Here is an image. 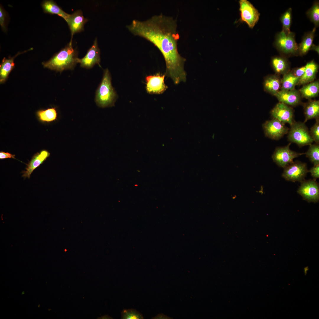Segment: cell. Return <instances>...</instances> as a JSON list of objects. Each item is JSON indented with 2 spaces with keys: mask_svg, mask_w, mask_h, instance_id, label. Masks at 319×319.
<instances>
[{
  "mask_svg": "<svg viewBox=\"0 0 319 319\" xmlns=\"http://www.w3.org/2000/svg\"><path fill=\"white\" fill-rule=\"evenodd\" d=\"M176 20L162 14L155 15L144 21L134 20L127 27L135 35L147 40L160 50L165 59V76L178 84L186 80L184 69L185 59L178 53L179 35Z\"/></svg>",
  "mask_w": 319,
  "mask_h": 319,
  "instance_id": "cell-1",
  "label": "cell"
},
{
  "mask_svg": "<svg viewBox=\"0 0 319 319\" xmlns=\"http://www.w3.org/2000/svg\"><path fill=\"white\" fill-rule=\"evenodd\" d=\"M78 53L73 48L72 42L54 55L49 61L42 63L45 68L62 71L66 69H73L78 63Z\"/></svg>",
  "mask_w": 319,
  "mask_h": 319,
  "instance_id": "cell-2",
  "label": "cell"
},
{
  "mask_svg": "<svg viewBox=\"0 0 319 319\" xmlns=\"http://www.w3.org/2000/svg\"><path fill=\"white\" fill-rule=\"evenodd\" d=\"M117 98L113 87L111 77L108 69L104 71L102 80L96 93L95 102L99 107L104 108L113 106Z\"/></svg>",
  "mask_w": 319,
  "mask_h": 319,
  "instance_id": "cell-3",
  "label": "cell"
},
{
  "mask_svg": "<svg viewBox=\"0 0 319 319\" xmlns=\"http://www.w3.org/2000/svg\"><path fill=\"white\" fill-rule=\"evenodd\" d=\"M290 126L287 137L291 143H295L301 147L309 145L313 142L305 123L295 121Z\"/></svg>",
  "mask_w": 319,
  "mask_h": 319,
  "instance_id": "cell-4",
  "label": "cell"
},
{
  "mask_svg": "<svg viewBox=\"0 0 319 319\" xmlns=\"http://www.w3.org/2000/svg\"><path fill=\"white\" fill-rule=\"evenodd\" d=\"M284 168L282 177L286 180L295 182H301L308 172L307 164L300 161L293 162Z\"/></svg>",
  "mask_w": 319,
  "mask_h": 319,
  "instance_id": "cell-5",
  "label": "cell"
},
{
  "mask_svg": "<svg viewBox=\"0 0 319 319\" xmlns=\"http://www.w3.org/2000/svg\"><path fill=\"white\" fill-rule=\"evenodd\" d=\"M240 20L245 22L250 28H253L259 19L260 13L253 5L247 0L239 1Z\"/></svg>",
  "mask_w": 319,
  "mask_h": 319,
  "instance_id": "cell-6",
  "label": "cell"
},
{
  "mask_svg": "<svg viewBox=\"0 0 319 319\" xmlns=\"http://www.w3.org/2000/svg\"><path fill=\"white\" fill-rule=\"evenodd\" d=\"M291 144L284 147H277L272 155L273 161L279 167L284 168L292 162L295 158L305 154L291 150L289 147Z\"/></svg>",
  "mask_w": 319,
  "mask_h": 319,
  "instance_id": "cell-7",
  "label": "cell"
},
{
  "mask_svg": "<svg viewBox=\"0 0 319 319\" xmlns=\"http://www.w3.org/2000/svg\"><path fill=\"white\" fill-rule=\"evenodd\" d=\"M285 124L275 118L266 121L262 125L265 136L273 140L280 139L289 130Z\"/></svg>",
  "mask_w": 319,
  "mask_h": 319,
  "instance_id": "cell-8",
  "label": "cell"
},
{
  "mask_svg": "<svg viewBox=\"0 0 319 319\" xmlns=\"http://www.w3.org/2000/svg\"><path fill=\"white\" fill-rule=\"evenodd\" d=\"M275 44L279 50L285 53H294L298 51L294 34L291 32L288 34L282 31L279 32L276 37Z\"/></svg>",
  "mask_w": 319,
  "mask_h": 319,
  "instance_id": "cell-9",
  "label": "cell"
},
{
  "mask_svg": "<svg viewBox=\"0 0 319 319\" xmlns=\"http://www.w3.org/2000/svg\"><path fill=\"white\" fill-rule=\"evenodd\" d=\"M297 192L308 202L316 203L319 201V184L315 180H304L301 182Z\"/></svg>",
  "mask_w": 319,
  "mask_h": 319,
  "instance_id": "cell-10",
  "label": "cell"
},
{
  "mask_svg": "<svg viewBox=\"0 0 319 319\" xmlns=\"http://www.w3.org/2000/svg\"><path fill=\"white\" fill-rule=\"evenodd\" d=\"M165 74L157 73L153 75H149L146 77V89L151 94H162L168 88L164 83Z\"/></svg>",
  "mask_w": 319,
  "mask_h": 319,
  "instance_id": "cell-11",
  "label": "cell"
},
{
  "mask_svg": "<svg viewBox=\"0 0 319 319\" xmlns=\"http://www.w3.org/2000/svg\"><path fill=\"white\" fill-rule=\"evenodd\" d=\"M100 51L96 38L92 46L88 50L86 55L82 58H78V63L81 67L87 69L92 67L96 64L100 65Z\"/></svg>",
  "mask_w": 319,
  "mask_h": 319,
  "instance_id": "cell-12",
  "label": "cell"
},
{
  "mask_svg": "<svg viewBox=\"0 0 319 319\" xmlns=\"http://www.w3.org/2000/svg\"><path fill=\"white\" fill-rule=\"evenodd\" d=\"M271 114L273 118L284 123H288L290 126L295 121L292 109L283 103H277L271 111Z\"/></svg>",
  "mask_w": 319,
  "mask_h": 319,
  "instance_id": "cell-13",
  "label": "cell"
},
{
  "mask_svg": "<svg viewBox=\"0 0 319 319\" xmlns=\"http://www.w3.org/2000/svg\"><path fill=\"white\" fill-rule=\"evenodd\" d=\"M88 20L87 19L84 17L82 12L80 10H77L70 14L66 22L71 32L70 41L72 42L73 36L74 34L84 30V25Z\"/></svg>",
  "mask_w": 319,
  "mask_h": 319,
  "instance_id": "cell-14",
  "label": "cell"
},
{
  "mask_svg": "<svg viewBox=\"0 0 319 319\" xmlns=\"http://www.w3.org/2000/svg\"><path fill=\"white\" fill-rule=\"evenodd\" d=\"M50 155L49 152L44 150L35 154L27 165L25 170L22 172V176L24 178H30L33 170L42 164Z\"/></svg>",
  "mask_w": 319,
  "mask_h": 319,
  "instance_id": "cell-15",
  "label": "cell"
},
{
  "mask_svg": "<svg viewBox=\"0 0 319 319\" xmlns=\"http://www.w3.org/2000/svg\"><path fill=\"white\" fill-rule=\"evenodd\" d=\"M280 102L291 106L297 105L300 101L299 92L295 89L279 91L275 95Z\"/></svg>",
  "mask_w": 319,
  "mask_h": 319,
  "instance_id": "cell-16",
  "label": "cell"
},
{
  "mask_svg": "<svg viewBox=\"0 0 319 319\" xmlns=\"http://www.w3.org/2000/svg\"><path fill=\"white\" fill-rule=\"evenodd\" d=\"M32 48H31L28 50L25 51L23 52H19L13 57L6 58H4L2 61V63L0 65V83L4 82L7 78L9 74L13 69L14 66L15 64L14 62V60L15 58L19 55L25 53L28 51L32 50Z\"/></svg>",
  "mask_w": 319,
  "mask_h": 319,
  "instance_id": "cell-17",
  "label": "cell"
},
{
  "mask_svg": "<svg viewBox=\"0 0 319 319\" xmlns=\"http://www.w3.org/2000/svg\"><path fill=\"white\" fill-rule=\"evenodd\" d=\"M44 12L56 14L63 18L66 21L70 14L64 11L53 1L45 0L42 4Z\"/></svg>",
  "mask_w": 319,
  "mask_h": 319,
  "instance_id": "cell-18",
  "label": "cell"
},
{
  "mask_svg": "<svg viewBox=\"0 0 319 319\" xmlns=\"http://www.w3.org/2000/svg\"><path fill=\"white\" fill-rule=\"evenodd\" d=\"M305 72L300 79L298 84H305L312 82L315 78L318 69V65L312 61L307 63Z\"/></svg>",
  "mask_w": 319,
  "mask_h": 319,
  "instance_id": "cell-19",
  "label": "cell"
},
{
  "mask_svg": "<svg viewBox=\"0 0 319 319\" xmlns=\"http://www.w3.org/2000/svg\"><path fill=\"white\" fill-rule=\"evenodd\" d=\"M304 113L305 118L304 123L308 120L313 119L319 118V101L314 100L306 104L305 106Z\"/></svg>",
  "mask_w": 319,
  "mask_h": 319,
  "instance_id": "cell-20",
  "label": "cell"
},
{
  "mask_svg": "<svg viewBox=\"0 0 319 319\" xmlns=\"http://www.w3.org/2000/svg\"><path fill=\"white\" fill-rule=\"evenodd\" d=\"M302 96L310 99L316 96L319 92V82L318 81L310 83L303 86L300 90Z\"/></svg>",
  "mask_w": 319,
  "mask_h": 319,
  "instance_id": "cell-21",
  "label": "cell"
},
{
  "mask_svg": "<svg viewBox=\"0 0 319 319\" xmlns=\"http://www.w3.org/2000/svg\"><path fill=\"white\" fill-rule=\"evenodd\" d=\"M263 86L265 91L275 95L279 91L280 82L279 79L275 76H269L265 79Z\"/></svg>",
  "mask_w": 319,
  "mask_h": 319,
  "instance_id": "cell-22",
  "label": "cell"
},
{
  "mask_svg": "<svg viewBox=\"0 0 319 319\" xmlns=\"http://www.w3.org/2000/svg\"><path fill=\"white\" fill-rule=\"evenodd\" d=\"M300 79L294 73H289L285 74L281 81V90H289L294 89L295 86L298 84Z\"/></svg>",
  "mask_w": 319,
  "mask_h": 319,
  "instance_id": "cell-23",
  "label": "cell"
},
{
  "mask_svg": "<svg viewBox=\"0 0 319 319\" xmlns=\"http://www.w3.org/2000/svg\"><path fill=\"white\" fill-rule=\"evenodd\" d=\"M316 30L314 28L310 32L307 34L304 37L298 46V51L301 55L306 53L312 46Z\"/></svg>",
  "mask_w": 319,
  "mask_h": 319,
  "instance_id": "cell-24",
  "label": "cell"
},
{
  "mask_svg": "<svg viewBox=\"0 0 319 319\" xmlns=\"http://www.w3.org/2000/svg\"><path fill=\"white\" fill-rule=\"evenodd\" d=\"M37 115L40 120L47 122H51L56 120L57 116L56 110L55 108L39 110L37 112Z\"/></svg>",
  "mask_w": 319,
  "mask_h": 319,
  "instance_id": "cell-25",
  "label": "cell"
},
{
  "mask_svg": "<svg viewBox=\"0 0 319 319\" xmlns=\"http://www.w3.org/2000/svg\"><path fill=\"white\" fill-rule=\"evenodd\" d=\"M305 154L314 166L319 165V145L315 144L309 145L308 150Z\"/></svg>",
  "mask_w": 319,
  "mask_h": 319,
  "instance_id": "cell-26",
  "label": "cell"
},
{
  "mask_svg": "<svg viewBox=\"0 0 319 319\" xmlns=\"http://www.w3.org/2000/svg\"><path fill=\"white\" fill-rule=\"evenodd\" d=\"M272 64L275 71L278 73L282 74L284 73L288 68L286 61L281 57L274 58L272 60Z\"/></svg>",
  "mask_w": 319,
  "mask_h": 319,
  "instance_id": "cell-27",
  "label": "cell"
},
{
  "mask_svg": "<svg viewBox=\"0 0 319 319\" xmlns=\"http://www.w3.org/2000/svg\"><path fill=\"white\" fill-rule=\"evenodd\" d=\"M292 9H289L282 15L281 20L282 25V31L286 33L290 32V28L291 22Z\"/></svg>",
  "mask_w": 319,
  "mask_h": 319,
  "instance_id": "cell-28",
  "label": "cell"
},
{
  "mask_svg": "<svg viewBox=\"0 0 319 319\" xmlns=\"http://www.w3.org/2000/svg\"><path fill=\"white\" fill-rule=\"evenodd\" d=\"M307 14L311 20L316 26L319 23V5L318 2H315L308 11Z\"/></svg>",
  "mask_w": 319,
  "mask_h": 319,
  "instance_id": "cell-29",
  "label": "cell"
},
{
  "mask_svg": "<svg viewBox=\"0 0 319 319\" xmlns=\"http://www.w3.org/2000/svg\"><path fill=\"white\" fill-rule=\"evenodd\" d=\"M121 319H143L142 315L136 310L133 309H124L121 313Z\"/></svg>",
  "mask_w": 319,
  "mask_h": 319,
  "instance_id": "cell-30",
  "label": "cell"
},
{
  "mask_svg": "<svg viewBox=\"0 0 319 319\" xmlns=\"http://www.w3.org/2000/svg\"><path fill=\"white\" fill-rule=\"evenodd\" d=\"M310 135L316 144H319V119H316L314 125L310 128L309 131Z\"/></svg>",
  "mask_w": 319,
  "mask_h": 319,
  "instance_id": "cell-31",
  "label": "cell"
},
{
  "mask_svg": "<svg viewBox=\"0 0 319 319\" xmlns=\"http://www.w3.org/2000/svg\"><path fill=\"white\" fill-rule=\"evenodd\" d=\"M6 13L5 11L1 6L0 7V25L2 29L4 30H6L5 21Z\"/></svg>",
  "mask_w": 319,
  "mask_h": 319,
  "instance_id": "cell-32",
  "label": "cell"
},
{
  "mask_svg": "<svg viewBox=\"0 0 319 319\" xmlns=\"http://www.w3.org/2000/svg\"><path fill=\"white\" fill-rule=\"evenodd\" d=\"M308 172L310 173L313 179L316 180L319 177V165L314 166L308 170Z\"/></svg>",
  "mask_w": 319,
  "mask_h": 319,
  "instance_id": "cell-33",
  "label": "cell"
},
{
  "mask_svg": "<svg viewBox=\"0 0 319 319\" xmlns=\"http://www.w3.org/2000/svg\"><path fill=\"white\" fill-rule=\"evenodd\" d=\"M305 70V66H302L298 68L295 71L294 73V75L300 79L304 75Z\"/></svg>",
  "mask_w": 319,
  "mask_h": 319,
  "instance_id": "cell-34",
  "label": "cell"
},
{
  "mask_svg": "<svg viewBox=\"0 0 319 319\" xmlns=\"http://www.w3.org/2000/svg\"><path fill=\"white\" fill-rule=\"evenodd\" d=\"M14 156V155H13L8 152H5L2 151L0 152V159H1L7 158L15 159Z\"/></svg>",
  "mask_w": 319,
  "mask_h": 319,
  "instance_id": "cell-35",
  "label": "cell"
}]
</instances>
